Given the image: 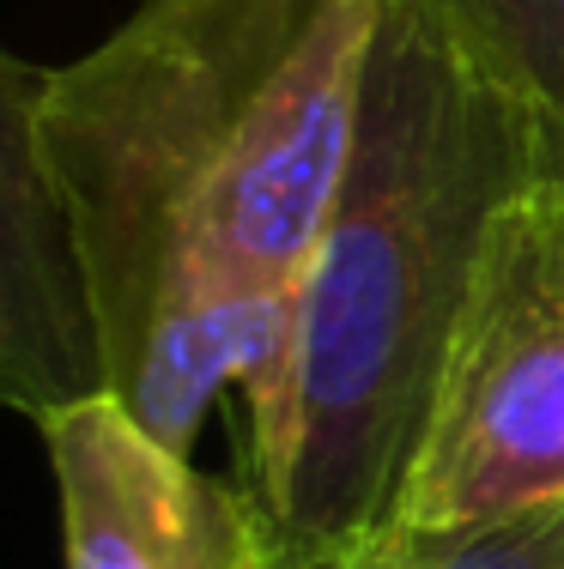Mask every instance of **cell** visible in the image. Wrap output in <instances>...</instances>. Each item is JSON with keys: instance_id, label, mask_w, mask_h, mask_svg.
<instances>
[{"instance_id": "cell-1", "label": "cell", "mask_w": 564, "mask_h": 569, "mask_svg": "<svg viewBox=\"0 0 564 569\" xmlns=\"http://www.w3.org/2000/svg\"><path fill=\"white\" fill-rule=\"evenodd\" d=\"M376 0H140L37 103L103 395L177 455L267 358L340 194Z\"/></svg>"}, {"instance_id": "cell-2", "label": "cell", "mask_w": 564, "mask_h": 569, "mask_svg": "<svg viewBox=\"0 0 564 569\" xmlns=\"http://www.w3.org/2000/svg\"><path fill=\"white\" fill-rule=\"evenodd\" d=\"M564 133L419 12L376 0L340 194L244 376V491L274 569L370 563L504 200Z\"/></svg>"}, {"instance_id": "cell-3", "label": "cell", "mask_w": 564, "mask_h": 569, "mask_svg": "<svg viewBox=\"0 0 564 569\" xmlns=\"http://www.w3.org/2000/svg\"><path fill=\"white\" fill-rule=\"evenodd\" d=\"M564 497V152L492 219L419 449L370 563H432Z\"/></svg>"}, {"instance_id": "cell-4", "label": "cell", "mask_w": 564, "mask_h": 569, "mask_svg": "<svg viewBox=\"0 0 564 569\" xmlns=\"http://www.w3.org/2000/svg\"><path fill=\"white\" fill-rule=\"evenodd\" d=\"M61 497V569H274L249 491L207 479L116 395L37 418Z\"/></svg>"}, {"instance_id": "cell-5", "label": "cell", "mask_w": 564, "mask_h": 569, "mask_svg": "<svg viewBox=\"0 0 564 569\" xmlns=\"http://www.w3.org/2000/svg\"><path fill=\"white\" fill-rule=\"evenodd\" d=\"M43 79L49 67L0 43V412L31 425L103 388L86 284L37 146Z\"/></svg>"}, {"instance_id": "cell-6", "label": "cell", "mask_w": 564, "mask_h": 569, "mask_svg": "<svg viewBox=\"0 0 564 569\" xmlns=\"http://www.w3.org/2000/svg\"><path fill=\"white\" fill-rule=\"evenodd\" d=\"M437 24L474 67L564 133V0H388Z\"/></svg>"}, {"instance_id": "cell-7", "label": "cell", "mask_w": 564, "mask_h": 569, "mask_svg": "<svg viewBox=\"0 0 564 569\" xmlns=\"http://www.w3.org/2000/svg\"><path fill=\"white\" fill-rule=\"evenodd\" d=\"M358 569H395V563H358ZM413 569H564V497L504 515L498 527L474 533L449 558L413 563Z\"/></svg>"}]
</instances>
